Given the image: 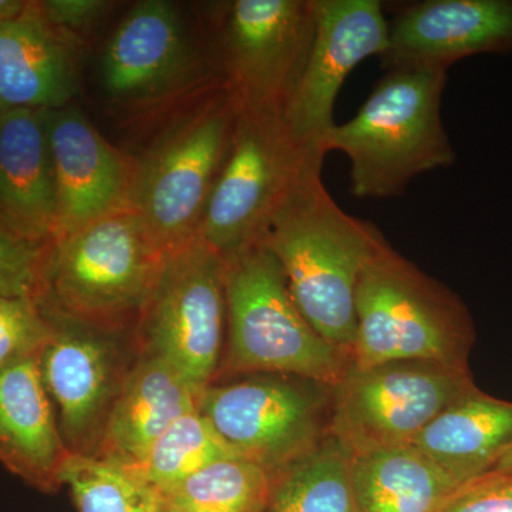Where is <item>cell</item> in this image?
Returning a JSON list of instances; mask_svg holds the SVG:
<instances>
[{"label":"cell","instance_id":"6da1fadb","mask_svg":"<svg viewBox=\"0 0 512 512\" xmlns=\"http://www.w3.org/2000/svg\"><path fill=\"white\" fill-rule=\"evenodd\" d=\"M261 242L281 265L293 301L312 328L350 357L357 284L389 244L380 229L343 211L320 173L296 188Z\"/></svg>","mask_w":512,"mask_h":512},{"label":"cell","instance_id":"7a4b0ae2","mask_svg":"<svg viewBox=\"0 0 512 512\" xmlns=\"http://www.w3.org/2000/svg\"><path fill=\"white\" fill-rule=\"evenodd\" d=\"M446 84L441 70H387L355 116L332 127L323 148L348 157L350 194L400 197L414 178L456 161L441 120Z\"/></svg>","mask_w":512,"mask_h":512},{"label":"cell","instance_id":"3957f363","mask_svg":"<svg viewBox=\"0 0 512 512\" xmlns=\"http://www.w3.org/2000/svg\"><path fill=\"white\" fill-rule=\"evenodd\" d=\"M164 254L131 208L47 245L37 302L47 312L134 333Z\"/></svg>","mask_w":512,"mask_h":512},{"label":"cell","instance_id":"277c9868","mask_svg":"<svg viewBox=\"0 0 512 512\" xmlns=\"http://www.w3.org/2000/svg\"><path fill=\"white\" fill-rule=\"evenodd\" d=\"M224 373H274L338 386L350 357L326 342L293 301L284 271L262 242L225 261Z\"/></svg>","mask_w":512,"mask_h":512},{"label":"cell","instance_id":"5b68a950","mask_svg":"<svg viewBox=\"0 0 512 512\" xmlns=\"http://www.w3.org/2000/svg\"><path fill=\"white\" fill-rule=\"evenodd\" d=\"M470 316L448 289L386 245L356 289L352 367L430 362L467 369Z\"/></svg>","mask_w":512,"mask_h":512},{"label":"cell","instance_id":"8992f818","mask_svg":"<svg viewBox=\"0 0 512 512\" xmlns=\"http://www.w3.org/2000/svg\"><path fill=\"white\" fill-rule=\"evenodd\" d=\"M323 158L293 134L284 114L238 107L197 238L225 261L259 244L296 188L322 173Z\"/></svg>","mask_w":512,"mask_h":512},{"label":"cell","instance_id":"52a82bcc","mask_svg":"<svg viewBox=\"0 0 512 512\" xmlns=\"http://www.w3.org/2000/svg\"><path fill=\"white\" fill-rule=\"evenodd\" d=\"M238 117L225 89L177 121L136 165L130 208L164 255L198 237Z\"/></svg>","mask_w":512,"mask_h":512},{"label":"cell","instance_id":"ba28073f","mask_svg":"<svg viewBox=\"0 0 512 512\" xmlns=\"http://www.w3.org/2000/svg\"><path fill=\"white\" fill-rule=\"evenodd\" d=\"M225 335V259L197 238L164 255L134 329L137 350L164 360L204 392L220 370Z\"/></svg>","mask_w":512,"mask_h":512},{"label":"cell","instance_id":"9c48e42d","mask_svg":"<svg viewBox=\"0 0 512 512\" xmlns=\"http://www.w3.org/2000/svg\"><path fill=\"white\" fill-rule=\"evenodd\" d=\"M316 29V0H235L222 19L218 67L239 109L284 114Z\"/></svg>","mask_w":512,"mask_h":512},{"label":"cell","instance_id":"30bf717a","mask_svg":"<svg viewBox=\"0 0 512 512\" xmlns=\"http://www.w3.org/2000/svg\"><path fill=\"white\" fill-rule=\"evenodd\" d=\"M468 369L397 362L355 369L336 386L332 434L350 454L410 444L457 400L476 392Z\"/></svg>","mask_w":512,"mask_h":512},{"label":"cell","instance_id":"8fae6325","mask_svg":"<svg viewBox=\"0 0 512 512\" xmlns=\"http://www.w3.org/2000/svg\"><path fill=\"white\" fill-rule=\"evenodd\" d=\"M45 313L53 333L40 352L39 367L60 433L70 453L96 457L111 409L138 356L134 333Z\"/></svg>","mask_w":512,"mask_h":512},{"label":"cell","instance_id":"7c38bea8","mask_svg":"<svg viewBox=\"0 0 512 512\" xmlns=\"http://www.w3.org/2000/svg\"><path fill=\"white\" fill-rule=\"evenodd\" d=\"M322 394L286 376L256 377L212 383L202 392L198 409L237 456L275 476L323 440Z\"/></svg>","mask_w":512,"mask_h":512},{"label":"cell","instance_id":"4fadbf2b","mask_svg":"<svg viewBox=\"0 0 512 512\" xmlns=\"http://www.w3.org/2000/svg\"><path fill=\"white\" fill-rule=\"evenodd\" d=\"M387 46V18L379 0H316L311 50L284 117L306 146L325 154L336 121V99L349 74Z\"/></svg>","mask_w":512,"mask_h":512},{"label":"cell","instance_id":"5bb4252c","mask_svg":"<svg viewBox=\"0 0 512 512\" xmlns=\"http://www.w3.org/2000/svg\"><path fill=\"white\" fill-rule=\"evenodd\" d=\"M512 52V0H423L387 19L386 70L448 72L466 57Z\"/></svg>","mask_w":512,"mask_h":512},{"label":"cell","instance_id":"9a60e30c","mask_svg":"<svg viewBox=\"0 0 512 512\" xmlns=\"http://www.w3.org/2000/svg\"><path fill=\"white\" fill-rule=\"evenodd\" d=\"M45 116L55 173L56 238L130 208L136 165L79 110L63 107Z\"/></svg>","mask_w":512,"mask_h":512},{"label":"cell","instance_id":"2e32d148","mask_svg":"<svg viewBox=\"0 0 512 512\" xmlns=\"http://www.w3.org/2000/svg\"><path fill=\"white\" fill-rule=\"evenodd\" d=\"M192 72L187 30L174 3L146 0L121 20L101 59L110 99L147 104L174 92Z\"/></svg>","mask_w":512,"mask_h":512},{"label":"cell","instance_id":"e0dca14e","mask_svg":"<svg viewBox=\"0 0 512 512\" xmlns=\"http://www.w3.org/2000/svg\"><path fill=\"white\" fill-rule=\"evenodd\" d=\"M74 40L47 20L39 3L0 18V111L66 107L79 86Z\"/></svg>","mask_w":512,"mask_h":512},{"label":"cell","instance_id":"ac0fdd59","mask_svg":"<svg viewBox=\"0 0 512 512\" xmlns=\"http://www.w3.org/2000/svg\"><path fill=\"white\" fill-rule=\"evenodd\" d=\"M70 451L40 375L39 357L0 370V463L40 493L63 487Z\"/></svg>","mask_w":512,"mask_h":512},{"label":"cell","instance_id":"d6986e66","mask_svg":"<svg viewBox=\"0 0 512 512\" xmlns=\"http://www.w3.org/2000/svg\"><path fill=\"white\" fill-rule=\"evenodd\" d=\"M46 111H0V225L50 244L57 235L55 173Z\"/></svg>","mask_w":512,"mask_h":512},{"label":"cell","instance_id":"ffe728a7","mask_svg":"<svg viewBox=\"0 0 512 512\" xmlns=\"http://www.w3.org/2000/svg\"><path fill=\"white\" fill-rule=\"evenodd\" d=\"M201 394L164 360L138 353L111 409L96 457L137 467L175 420L198 410Z\"/></svg>","mask_w":512,"mask_h":512},{"label":"cell","instance_id":"44dd1931","mask_svg":"<svg viewBox=\"0 0 512 512\" xmlns=\"http://www.w3.org/2000/svg\"><path fill=\"white\" fill-rule=\"evenodd\" d=\"M410 444L458 483H471L512 446V403L476 390L451 404Z\"/></svg>","mask_w":512,"mask_h":512},{"label":"cell","instance_id":"7402d4cb","mask_svg":"<svg viewBox=\"0 0 512 512\" xmlns=\"http://www.w3.org/2000/svg\"><path fill=\"white\" fill-rule=\"evenodd\" d=\"M350 484L357 512H441L463 487L412 444L350 454Z\"/></svg>","mask_w":512,"mask_h":512},{"label":"cell","instance_id":"603a6c76","mask_svg":"<svg viewBox=\"0 0 512 512\" xmlns=\"http://www.w3.org/2000/svg\"><path fill=\"white\" fill-rule=\"evenodd\" d=\"M265 512H357L348 448L330 434L311 453L275 474Z\"/></svg>","mask_w":512,"mask_h":512},{"label":"cell","instance_id":"cb8c5ba5","mask_svg":"<svg viewBox=\"0 0 512 512\" xmlns=\"http://www.w3.org/2000/svg\"><path fill=\"white\" fill-rule=\"evenodd\" d=\"M274 476L241 456L214 461L164 491L161 498L185 512H265Z\"/></svg>","mask_w":512,"mask_h":512},{"label":"cell","instance_id":"d4e9b609","mask_svg":"<svg viewBox=\"0 0 512 512\" xmlns=\"http://www.w3.org/2000/svg\"><path fill=\"white\" fill-rule=\"evenodd\" d=\"M231 456L237 454L198 409L175 420L153 444L144 460L130 470L158 494H163L208 464Z\"/></svg>","mask_w":512,"mask_h":512},{"label":"cell","instance_id":"484cf974","mask_svg":"<svg viewBox=\"0 0 512 512\" xmlns=\"http://www.w3.org/2000/svg\"><path fill=\"white\" fill-rule=\"evenodd\" d=\"M62 484L77 512H160L161 495L130 468L101 458L69 454Z\"/></svg>","mask_w":512,"mask_h":512},{"label":"cell","instance_id":"4316f807","mask_svg":"<svg viewBox=\"0 0 512 512\" xmlns=\"http://www.w3.org/2000/svg\"><path fill=\"white\" fill-rule=\"evenodd\" d=\"M53 326L36 299L0 296V370L39 357Z\"/></svg>","mask_w":512,"mask_h":512},{"label":"cell","instance_id":"83f0119b","mask_svg":"<svg viewBox=\"0 0 512 512\" xmlns=\"http://www.w3.org/2000/svg\"><path fill=\"white\" fill-rule=\"evenodd\" d=\"M47 245L0 225V296L39 299Z\"/></svg>","mask_w":512,"mask_h":512},{"label":"cell","instance_id":"f1b7e54d","mask_svg":"<svg viewBox=\"0 0 512 512\" xmlns=\"http://www.w3.org/2000/svg\"><path fill=\"white\" fill-rule=\"evenodd\" d=\"M441 512H512V471L487 473L463 485Z\"/></svg>","mask_w":512,"mask_h":512},{"label":"cell","instance_id":"f546056e","mask_svg":"<svg viewBox=\"0 0 512 512\" xmlns=\"http://www.w3.org/2000/svg\"><path fill=\"white\" fill-rule=\"evenodd\" d=\"M39 6L50 23L73 35L74 32L97 25L110 9L111 3L101 0H47L40 2Z\"/></svg>","mask_w":512,"mask_h":512},{"label":"cell","instance_id":"4dcf8cb0","mask_svg":"<svg viewBox=\"0 0 512 512\" xmlns=\"http://www.w3.org/2000/svg\"><path fill=\"white\" fill-rule=\"evenodd\" d=\"M28 6V2L20 0H0V18L16 15Z\"/></svg>","mask_w":512,"mask_h":512},{"label":"cell","instance_id":"1f68e13d","mask_svg":"<svg viewBox=\"0 0 512 512\" xmlns=\"http://www.w3.org/2000/svg\"><path fill=\"white\" fill-rule=\"evenodd\" d=\"M512 471V446L505 450L503 456L498 458L497 463L488 473H510Z\"/></svg>","mask_w":512,"mask_h":512},{"label":"cell","instance_id":"d6a6232c","mask_svg":"<svg viewBox=\"0 0 512 512\" xmlns=\"http://www.w3.org/2000/svg\"><path fill=\"white\" fill-rule=\"evenodd\" d=\"M160 512H185L184 510H180V508L174 507V505L165 503L163 500V505H161Z\"/></svg>","mask_w":512,"mask_h":512}]
</instances>
